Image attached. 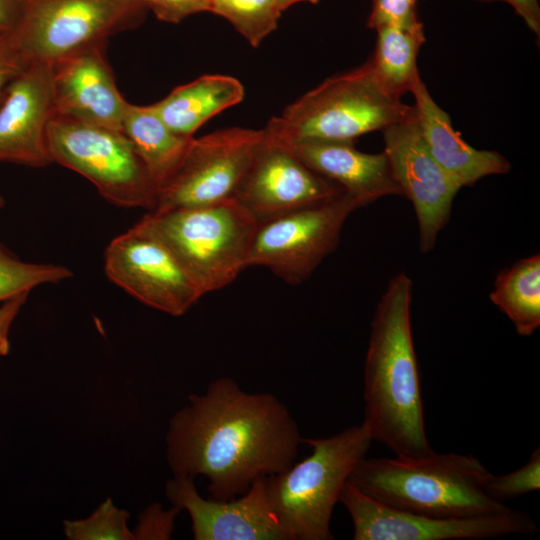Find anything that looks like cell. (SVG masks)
I'll return each instance as SVG.
<instances>
[{
  "label": "cell",
  "mask_w": 540,
  "mask_h": 540,
  "mask_svg": "<svg viewBox=\"0 0 540 540\" xmlns=\"http://www.w3.org/2000/svg\"><path fill=\"white\" fill-rule=\"evenodd\" d=\"M300 442L295 420L275 396L247 393L221 377L172 416L167 460L175 476L203 475L210 498L227 501L288 469Z\"/></svg>",
  "instance_id": "6da1fadb"
},
{
  "label": "cell",
  "mask_w": 540,
  "mask_h": 540,
  "mask_svg": "<svg viewBox=\"0 0 540 540\" xmlns=\"http://www.w3.org/2000/svg\"><path fill=\"white\" fill-rule=\"evenodd\" d=\"M412 287L403 272L389 281L371 322L364 365L363 421L373 440L403 458L433 452L425 430L412 335Z\"/></svg>",
  "instance_id": "7a4b0ae2"
},
{
  "label": "cell",
  "mask_w": 540,
  "mask_h": 540,
  "mask_svg": "<svg viewBox=\"0 0 540 540\" xmlns=\"http://www.w3.org/2000/svg\"><path fill=\"white\" fill-rule=\"evenodd\" d=\"M492 472L474 455L431 452L416 458H364L349 481L399 510L437 518L495 513L507 506L486 491Z\"/></svg>",
  "instance_id": "3957f363"
},
{
  "label": "cell",
  "mask_w": 540,
  "mask_h": 540,
  "mask_svg": "<svg viewBox=\"0 0 540 540\" xmlns=\"http://www.w3.org/2000/svg\"><path fill=\"white\" fill-rule=\"evenodd\" d=\"M373 437L363 421L327 438H302L312 452L265 477L269 505L290 540H331L330 520L343 486Z\"/></svg>",
  "instance_id": "277c9868"
},
{
  "label": "cell",
  "mask_w": 540,
  "mask_h": 540,
  "mask_svg": "<svg viewBox=\"0 0 540 540\" xmlns=\"http://www.w3.org/2000/svg\"><path fill=\"white\" fill-rule=\"evenodd\" d=\"M412 109L383 86L369 59L305 93L264 131L282 142L355 141L402 120Z\"/></svg>",
  "instance_id": "5b68a950"
},
{
  "label": "cell",
  "mask_w": 540,
  "mask_h": 540,
  "mask_svg": "<svg viewBox=\"0 0 540 540\" xmlns=\"http://www.w3.org/2000/svg\"><path fill=\"white\" fill-rule=\"evenodd\" d=\"M140 221L170 248L204 295L224 288L248 267L258 226L234 199L149 211Z\"/></svg>",
  "instance_id": "8992f818"
},
{
  "label": "cell",
  "mask_w": 540,
  "mask_h": 540,
  "mask_svg": "<svg viewBox=\"0 0 540 540\" xmlns=\"http://www.w3.org/2000/svg\"><path fill=\"white\" fill-rule=\"evenodd\" d=\"M47 137L52 162L88 179L105 200L154 210L157 186L122 131L54 114Z\"/></svg>",
  "instance_id": "52a82bcc"
},
{
  "label": "cell",
  "mask_w": 540,
  "mask_h": 540,
  "mask_svg": "<svg viewBox=\"0 0 540 540\" xmlns=\"http://www.w3.org/2000/svg\"><path fill=\"white\" fill-rule=\"evenodd\" d=\"M10 30L29 63H52L141 23L146 9L133 0H19Z\"/></svg>",
  "instance_id": "ba28073f"
},
{
  "label": "cell",
  "mask_w": 540,
  "mask_h": 540,
  "mask_svg": "<svg viewBox=\"0 0 540 540\" xmlns=\"http://www.w3.org/2000/svg\"><path fill=\"white\" fill-rule=\"evenodd\" d=\"M356 209L344 193L258 224L248 267H266L291 285L304 282L335 250L346 219Z\"/></svg>",
  "instance_id": "9c48e42d"
},
{
  "label": "cell",
  "mask_w": 540,
  "mask_h": 540,
  "mask_svg": "<svg viewBox=\"0 0 540 540\" xmlns=\"http://www.w3.org/2000/svg\"><path fill=\"white\" fill-rule=\"evenodd\" d=\"M353 523L354 540H482L531 535L537 526L524 511H502L463 518H437L390 507L360 491L349 480L339 496Z\"/></svg>",
  "instance_id": "30bf717a"
},
{
  "label": "cell",
  "mask_w": 540,
  "mask_h": 540,
  "mask_svg": "<svg viewBox=\"0 0 540 540\" xmlns=\"http://www.w3.org/2000/svg\"><path fill=\"white\" fill-rule=\"evenodd\" d=\"M108 279L143 304L185 314L204 294L170 248L140 220L104 253Z\"/></svg>",
  "instance_id": "8fae6325"
},
{
  "label": "cell",
  "mask_w": 540,
  "mask_h": 540,
  "mask_svg": "<svg viewBox=\"0 0 540 540\" xmlns=\"http://www.w3.org/2000/svg\"><path fill=\"white\" fill-rule=\"evenodd\" d=\"M261 136L262 130L232 127L194 138L177 171L159 189L152 211L233 199Z\"/></svg>",
  "instance_id": "7c38bea8"
},
{
  "label": "cell",
  "mask_w": 540,
  "mask_h": 540,
  "mask_svg": "<svg viewBox=\"0 0 540 540\" xmlns=\"http://www.w3.org/2000/svg\"><path fill=\"white\" fill-rule=\"evenodd\" d=\"M342 194L339 185L313 171L288 146L262 129L233 199L260 224Z\"/></svg>",
  "instance_id": "4fadbf2b"
},
{
  "label": "cell",
  "mask_w": 540,
  "mask_h": 540,
  "mask_svg": "<svg viewBox=\"0 0 540 540\" xmlns=\"http://www.w3.org/2000/svg\"><path fill=\"white\" fill-rule=\"evenodd\" d=\"M413 106V105H412ZM392 174L413 204L422 253L434 249L462 188L436 162L422 137L414 107L402 120L381 131Z\"/></svg>",
  "instance_id": "5bb4252c"
},
{
  "label": "cell",
  "mask_w": 540,
  "mask_h": 540,
  "mask_svg": "<svg viewBox=\"0 0 540 540\" xmlns=\"http://www.w3.org/2000/svg\"><path fill=\"white\" fill-rule=\"evenodd\" d=\"M165 492L174 507L189 513L196 540H290L269 505L265 477L227 501L204 499L191 477L175 476Z\"/></svg>",
  "instance_id": "9a60e30c"
},
{
  "label": "cell",
  "mask_w": 540,
  "mask_h": 540,
  "mask_svg": "<svg viewBox=\"0 0 540 540\" xmlns=\"http://www.w3.org/2000/svg\"><path fill=\"white\" fill-rule=\"evenodd\" d=\"M104 47L91 46L50 63L54 114L122 131L128 102L117 88Z\"/></svg>",
  "instance_id": "2e32d148"
},
{
  "label": "cell",
  "mask_w": 540,
  "mask_h": 540,
  "mask_svg": "<svg viewBox=\"0 0 540 540\" xmlns=\"http://www.w3.org/2000/svg\"><path fill=\"white\" fill-rule=\"evenodd\" d=\"M53 115L51 65L32 62L9 85L0 105V161L52 164L47 132Z\"/></svg>",
  "instance_id": "e0dca14e"
},
{
  "label": "cell",
  "mask_w": 540,
  "mask_h": 540,
  "mask_svg": "<svg viewBox=\"0 0 540 540\" xmlns=\"http://www.w3.org/2000/svg\"><path fill=\"white\" fill-rule=\"evenodd\" d=\"M282 143L313 171L339 185L358 208L386 196H402L384 151L361 152L355 148V141Z\"/></svg>",
  "instance_id": "ac0fdd59"
},
{
  "label": "cell",
  "mask_w": 540,
  "mask_h": 540,
  "mask_svg": "<svg viewBox=\"0 0 540 540\" xmlns=\"http://www.w3.org/2000/svg\"><path fill=\"white\" fill-rule=\"evenodd\" d=\"M410 93L425 144L436 162L461 187L472 186L489 175L506 174L511 163L493 150L470 146L456 131L450 116L435 102L418 74Z\"/></svg>",
  "instance_id": "d6986e66"
},
{
  "label": "cell",
  "mask_w": 540,
  "mask_h": 540,
  "mask_svg": "<svg viewBox=\"0 0 540 540\" xmlns=\"http://www.w3.org/2000/svg\"><path fill=\"white\" fill-rule=\"evenodd\" d=\"M244 93L241 82L232 76L203 75L150 106L172 131L192 138L210 118L240 103Z\"/></svg>",
  "instance_id": "ffe728a7"
},
{
  "label": "cell",
  "mask_w": 540,
  "mask_h": 540,
  "mask_svg": "<svg viewBox=\"0 0 540 540\" xmlns=\"http://www.w3.org/2000/svg\"><path fill=\"white\" fill-rule=\"evenodd\" d=\"M122 131L132 143L158 191L177 171L194 139L172 131L150 105L139 106L129 102Z\"/></svg>",
  "instance_id": "44dd1931"
},
{
  "label": "cell",
  "mask_w": 540,
  "mask_h": 540,
  "mask_svg": "<svg viewBox=\"0 0 540 540\" xmlns=\"http://www.w3.org/2000/svg\"><path fill=\"white\" fill-rule=\"evenodd\" d=\"M490 300L519 335L531 336L540 326V255L520 259L500 271Z\"/></svg>",
  "instance_id": "7402d4cb"
},
{
  "label": "cell",
  "mask_w": 540,
  "mask_h": 540,
  "mask_svg": "<svg viewBox=\"0 0 540 540\" xmlns=\"http://www.w3.org/2000/svg\"><path fill=\"white\" fill-rule=\"evenodd\" d=\"M376 32L375 51L370 61L383 86L402 98L411 91L419 74L417 56L426 41L424 27L382 26Z\"/></svg>",
  "instance_id": "603a6c76"
},
{
  "label": "cell",
  "mask_w": 540,
  "mask_h": 540,
  "mask_svg": "<svg viewBox=\"0 0 540 540\" xmlns=\"http://www.w3.org/2000/svg\"><path fill=\"white\" fill-rule=\"evenodd\" d=\"M208 12L229 21L253 47L272 33L283 9L278 0H207Z\"/></svg>",
  "instance_id": "cb8c5ba5"
},
{
  "label": "cell",
  "mask_w": 540,
  "mask_h": 540,
  "mask_svg": "<svg viewBox=\"0 0 540 540\" xmlns=\"http://www.w3.org/2000/svg\"><path fill=\"white\" fill-rule=\"evenodd\" d=\"M73 276L63 265L33 263L19 259L0 242V302L40 285L56 284Z\"/></svg>",
  "instance_id": "d4e9b609"
},
{
  "label": "cell",
  "mask_w": 540,
  "mask_h": 540,
  "mask_svg": "<svg viewBox=\"0 0 540 540\" xmlns=\"http://www.w3.org/2000/svg\"><path fill=\"white\" fill-rule=\"evenodd\" d=\"M128 518L129 513L115 507L108 498L90 517L65 521L64 532L74 540L133 539L135 535L127 527Z\"/></svg>",
  "instance_id": "484cf974"
},
{
  "label": "cell",
  "mask_w": 540,
  "mask_h": 540,
  "mask_svg": "<svg viewBox=\"0 0 540 540\" xmlns=\"http://www.w3.org/2000/svg\"><path fill=\"white\" fill-rule=\"evenodd\" d=\"M540 489V448L534 449L529 460L519 469L503 475L490 476L486 491L495 501L503 503Z\"/></svg>",
  "instance_id": "4316f807"
},
{
  "label": "cell",
  "mask_w": 540,
  "mask_h": 540,
  "mask_svg": "<svg viewBox=\"0 0 540 540\" xmlns=\"http://www.w3.org/2000/svg\"><path fill=\"white\" fill-rule=\"evenodd\" d=\"M418 0H373L367 20L370 29L382 26L414 28L423 25L417 15Z\"/></svg>",
  "instance_id": "83f0119b"
},
{
  "label": "cell",
  "mask_w": 540,
  "mask_h": 540,
  "mask_svg": "<svg viewBox=\"0 0 540 540\" xmlns=\"http://www.w3.org/2000/svg\"><path fill=\"white\" fill-rule=\"evenodd\" d=\"M10 31H0V105L9 85L28 67Z\"/></svg>",
  "instance_id": "f1b7e54d"
},
{
  "label": "cell",
  "mask_w": 540,
  "mask_h": 540,
  "mask_svg": "<svg viewBox=\"0 0 540 540\" xmlns=\"http://www.w3.org/2000/svg\"><path fill=\"white\" fill-rule=\"evenodd\" d=\"M157 19L167 23H179L185 18L208 12L207 0H133Z\"/></svg>",
  "instance_id": "f546056e"
},
{
  "label": "cell",
  "mask_w": 540,
  "mask_h": 540,
  "mask_svg": "<svg viewBox=\"0 0 540 540\" xmlns=\"http://www.w3.org/2000/svg\"><path fill=\"white\" fill-rule=\"evenodd\" d=\"M179 509L174 507L169 512H162L159 508L149 510L145 519L141 521L140 532L137 536L144 538H169L173 527V519Z\"/></svg>",
  "instance_id": "4dcf8cb0"
},
{
  "label": "cell",
  "mask_w": 540,
  "mask_h": 540,
  "mask_svg": "<svg viewBox=\"0 0 540 540\" xmlns=\"http://www.w3.org/2000/svg\"><path fill=\"white\" fill-rule=\"evenodd\" d=\"M29 293L14 296L0 305V356H6L10 351L9 332L12 323L26 303Z\"/></svg>",
  "instance_id": "1f68e13d"
},
{
  "label": "cell",
  "mask_w": 540,
  "mask_h": 540,
  "mask_svg": "<svg viewBox=\"0 0 540 540\" xmlns=\"http://www.w3.org/2000/svg\"><path fill=\"white\" fill-rule=\"evenodd\" d=\"M477 2L502 1L508 3L520 16L527 27L536 35L540 36V6L538 0H474Z\"/></svg>",
  "instance_id": "d6a6232c"
},
{
  "label": "cell",
  "mask_w": 540,
  "mask_h": 540,
  "mask_svg": "<svg viewBox=\"0 0 540 540\" xmlns=\"http://www.w3.org/2000/svg\"><path fill=\"white\" fill-rule=\"evenodd\" d=\"M19 13V0H0V30H12L17 23Z\"/></svg>",
  "instance_id": "836d02e7"
},
{
  "label": "cell",
  "mask_w": 540,
  "mask_h": 540,
  "mask_svg": "<svg viewBox=\"0 0 540 540\" xmlns=\"http://www.w3.org/2000/svg\"><path fill=\"white\" fill-rule=\"evenodd\" d=\"M279 3H280V6L281 8L284 10H286L287 8H289L290 6L296 4V3H299V2H308V3H311V4H317L319 3L320 0H278Z\"/></svg>",
  "instance_id": "e575fe53"
},
{
  "label": "cell",
  "mask_w": 540,
  "mask_h": 540,
  "mask_svg": "<svg viewBox=\"0 0 540 540\" xmlns=\"http://www.w3.org/2000/svg\"><path fill=\"white\" fill-rule=\"evenodd\" d=\"M4 206V198L0 195V209Z\"/></svg>",
  "instance_id": "d590c367"
},
{
  "label": "cell",
  "mask_w": 540,
  "mask_h": 540,
  "mask_svg": "<svg viewBox=\"0 0 540 540\" xmlns=\"http://www.w3.org/2000/svg\"><path fill=\"white\" fill-rule=\"evenodd\" d=\"M0 31H2V30H0Z\"/></svg>",
  "instance_id": "8d00e7d4"
}]
</instances>
